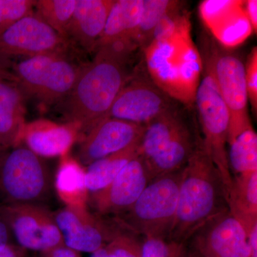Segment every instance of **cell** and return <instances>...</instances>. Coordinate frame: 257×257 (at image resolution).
Wrapping results in <instances>:
<instances>
[{
    "mask_svg": "<svg viewBox=\"0 0 257 257\" xmlns=\"http://www.w3.org/2000/svg\"><path fill=\"white\" fill-rule=\"evenodd\" d=\"M142 52L152 80L184 106H194L203 64L192 40L190 15L184 5L161 21Z\"/></svg>",
    "mask_w": 257,
    "mask_h": 257,
    "instance_id": "6da1fadb",
    "label": "cell"
},
{
    "mask_svg": "<svg viewBox=\"0 0 257 257\" xmlns=\"http://www.w3.org/2000/svg\"><path fill=\"white\" fill-rule=\"evenodd\" d=\"M94 52L93 60L82 66L73 89L60 102L64 119L77 128L79 139L108 118L135 67L130 66L135 52L122 44H106Z\"/></svg>",
    "mask_w": 257,
    "mask_h": 257,
    "instance_id": "7a4b0ae2",
    "label": "cell"
},
{
    "mask_svg": "<svg viewBox=\"0 0 257 257\" xmlns=\"http://www.w3.org/2000/svg\"><path fill=\"white\" fill-rule=\"evenodd\" d=\"M228 209L220 173L200 137L183 170L175 219L168 239L187 243L207 221Z\"/></svg>",
    "mask_w": 257,
    "mask_h": 257,
    "instance_id": "3957f363",
    "label": "cell"
},
{
    "mask_svg": "<svg viewBox=\"0 0 257 257\" xmlns=\"http://www.w3.org/2000/svg\"><path fill=\"white\" fill-rule=\"evenodd\" d=\"M183 170L152 179L131 207L114 216L115 222L144 239H168L175 219Z\"/></svg>",
    "mask_w": 257,
    "mask_h": 257,
    "instance_id": "277c9868",
    "label": "cell"
},
{
    "mask_svg": "<svg viewBox=\"0 0 257 257\" xmlns=\"http://www.w3.org/2000/svg\"><path fill=\"white\" fill-rule=\"evenodd\" d=\"M63 53H49L27 58L15 64L13 72L25 97L42 105L59 104L69 95L80 72Z\"/></svg>",
    "mask_w": 257,
    "mask_h": 257,
    "instance_id": "5b68a950",
    "label": "cell"
},
{
    "mask_svg": "<svg viewBox=\"0 0 257 257\" xmlns=\"http://www.w3.org/2000/svg\"><path fill=\"white\" fill-rule=\"evenodd\" d=\"M201 53L202 62L209 66L229 114L227 143L251 127L248 111V94L245 64L229 50L209 41Z\"/></svg>",
    "mask_w": 257,
    "mask_h": 257,
    "instance_id": "8992f818",
    "label": "cell"
},
{
    "mask_svg": "<svg viewBox=\"0 0 257 257\" xmlns=\"http://www.w3.org/2000/svg\"><path fill=\"white\" fill-rule=\"evenodd\" d=\"M202 64V78L196 93L194 104L203 133V143L220 173L227 199L233 177L227 153L229 111L210 68L204 62Z\"/></svg>",
    "mask_w": 257,
    "mask_h": 257,
    "instance_id": "52a82bcc",
    "label": "cell"
},
{
    "mask_svg": "<svg viewBox=\"0 0 257 257\" xmlns=\"http://www.w3.org/2000/svg\"><path fill=\"white\" fill-rule=\"evenodd\" d=\"M51 189L46 162L28 147L20 145L0 157V191L10 204H41Z\"/></svg>",
    "mask_w": 257,
    "mask_h": 257,
    "instance_id": "ba28073f",
    "label": "cell"
},
{
    "mask_svg": "<svg viewBox=\"0 0 257 257\" xmlns=\"http://www.w3.org/2000/svg\"><path fill=\"white\" fill-rule=\"evenodd\" d=\"M181 104L152 80L142 57L116 96L108 117L145 126Z\"/></svg>",
    "mask_w": 257,
    "mask_h": 257,
    "instance_id": "9c48e42d",
    "label": "cell"
},
{
    "mask_svg": "<svg viewBox=\"0 0 257 257\" xmlns=\"http://www.w3.org/2000/svg\"><path fill=\"white\" fill-rule=\"evenodd\" d=\"M3 215L24 249L44 252L65 246L54 213L42 204H10Z\"/></svg>",
    "mask_w": 257,
    "mask_h": 257,
    "instance_id": "30bf717a",
    "label": "cell"
},
{
    "mask_svg": "<svg viewBox=\"0 0 257 257\" xmlns=\"http://www.w3.org/2000/svg\"><path fill=\"white\" fill-rule=\"evenodd\" d=\"M69 44L67 39L32 13L0 35V62L16 57L63 53Z\"/></svg>",
    "mask_w": 257,
    "mask_h": 257,
    "instance_id": "8fae6325",
    "label": "cell"
},
{
    "mask_svg": "<svg viewBox=\"0 0 257 257\" xmlns=\"http://www.w3.org/2000/svg\"><path fill=\"white\" fill-rule=\"evenodd\" d=\"M54 213L64 245L78 252L93 253L111 242L121 229L86 207H65Z\"/></svg>",
    "mask_w": 257,
    "mask_h": 257,
    "instance_id": "7c38bea8",
    "label": "cell"
},
{
    "mask_svg": "<svg viewBox=\"0 0 257 257\" xmlns=\"http://www.w3.org/2000/svg\"><path fill=\"white\" fill-rule=\"evenodd\" d=\"M189 241L202 257H251L246 232L229 209L207 221Z\"/></svg>",
    "mask_w": 257,
    "mask_h": 257,
    "instance_id": "4fadbf2b",
    "label": "cell"
},
{
    "mask_svg": "<svg viewBox=\"0 0 257 257\" xmlns=\"http://www.w3.org/2000/svg\"><path fill=\"white\" fill-rule=\"evenodd\" d=\"M151 181L146 162L139 155L106 187L89 193L87 205L99 215H117L133 205Z\"/></svg>",
    "mask_w": 257,
    "mask_h": 257,
    "instance_id": "5bb4252c",
    "label": "cell"
},
{
    "mask_svg": "<svg viewBox=\"0 0 257 257\" xmlns=\"http://www.w3.org/2000/svg\"><path fill=\"white\" fill-rule=\"evenodd\" d=\"M145 126L108 117L79 139L78 162L90 165L111 154L121 151L141 138Z\"/></svg>",
    "mask_w": 257,
    "mask_h": 257,
    "instance_id": "9a60e30c",
    "label": "cell"
},
{
    "mask_svg": "<svg viewBox=\"0 0 257 257\" xmlns=\"http://www.w3.org/2000/svg\"><path fill=\"white\" fill-rule=\"evenodd\" d=\"M199 11L213 37L225 47L239 45L253 32L244 1H204Z\"/></svg>",
    "mask_w": 257,
    "mask_h": 257,
    "instance_id": "2e32d148",
    "label": "cell"
},
{
    "mask_svg": "<svg viewBox=\"0 0 257 257\" xmlns=\"http://www.w3.org/2000/svg\"><path fill=\"white\" fill-rule=\"evenodd\" d=\"M78 139V130L73 124L38 119L26 123L22 143L38 156L61 157L68 154Z\"/></svg>",
    "mask_w": 257,
    "mask_h": 257,
    "instance_id": "e0dca14e",
    "label": "cell"
},
{
    "mask_svg": "<svg viewBox=\"0 0 257 257\" xmlns=\"http://www.w3.org/2000/svg\"><path fill=\"white\" fill-rule=\"evenodd\" d=\"M115 0H77L67 38L88 52H94Z\"/></svg>",
    "mask_w": 257,
    "mask_h": 257,
    "instance_id": "ac0fdd59",
    "label": "cell"
},
{
    "mask_svg": "<svg viewBox=\"0 0 257 257\" xmlns=\"http://www.w3.org/2000/svg\"><path fill=\"white\" fill-rule=\"evenodd\" d=\"M25 96L18 84L0 79V147L20 146L25 121Z\"/></svg>",
    "mask_w": 257,
    "mask_h": 257,
    "instance_id": "d6986e66",
    "label": "cell"
},
{
    "mask_svg": "<svg viewBox=\"0 0 257 257\" xmlns=\"http://www.w3.org/2000/svg\"><path fill=\"white\" fill-rule=\"evenodd\" d=\"M200 135L188 123L172 138L156 156L145 160L152 180L184 168L197 146Z\"/></svg>",
    "mask_w": 257,
    "mask_h": 257,
    "instance_id": "ffe728a7",
    "label": "cell"
},
{
    "mask_svg": "<svg viewBox=\"0 0 257 257\" xmlns=\"http://www.w3.org/2000/svg\"><path fill=\"white\" fill-rule=\"evenodd\" d=\"M179 105L160 115L145 126L140 140V155L148 160L156 156L170 140L189 122Z\"/></svg>",
    "mask_w": 257,
    "mask_h": 257,
    "instance_id": "44dd1931",
    "label": "cell"
},
{
    "mask_svg": "<svg viewBox=\"0 0 257 257\" xmlns=\"http://www.w3.org/2000/svg\"><path fill=\"white\" fill-rule=\"evenodd\" d=\"M143 9V0H115L95 49L116 40H131L136 43Z\"/></svg>",
    "mask_w": 257,
    "mask_h": 257,
    "instance_id": "7402d4cb",
    "label": "cell"
},
{
    "mask_svg": "<svg viewBox=\"0 0 257 257\" xmlns=\"http://www.w3.org/2000/svg\"><path fill=\"white\" fill-rule=\"evenodd\" d=\"M227 203L243 229L257 224V170L233 176Z\"/></svg>",
    "mask_w": 257,
    "mask_h": 257,
    "instance_id": "603a6c76",
    "label": "cell"
},
{
    "mask_svg": "<svg viewBox=\"0 0 257 257\" xmlns=\"http://www.w3.org/2000/svg\"><path fill=\"white\" fill-rule=\"evenodd\" d=\"M55 189L67 207H88L89 192L85 184V170L68 154L61 157L55 179Z\"/></svg>",
    "mask_w": 257,
    "mask_h": 257,
    "instance_id": "cb8c5ba5",
    "label": "cell"
},
{
    "mask_svg": "<svg viewBox=\"0 0 257 257\" xmlns=\"http://www.w3.org/2000/svg\"><path fill=\"white\" fill-rule=\"evenodd\" d=\"M140 140L141 138L124 150L87 166L85 170V184L89 193L104 188L114 180L128 162L140 155Z\"/></svg>",
    "mask_w": 257,
    "mask_h": 257,
    "instance_id": "d4e9b609",
    "label": "cell"
},
{
    "mask_svg": "<svg viewBox=\"0 0 257 257\" xmlns=\"http://www.w3.org/2000/svg\"><path fill=\"white\" fill-rule=\"evenodd\" d=\"M227 147L231 175L257 170V135L253 126L232 139Z\"/></svg>",
    "mask_w": 257,
    "mask_h": 257,
    "instance_id": "484cf974",
    "label": "cell"
},
{
    "mask_svg": "<svg viewBox=\"0 0 257 257\" xmlns=\"http://www.w3.org/2000/svg\"><path fill=\"white\" fill-rule=\"evenodd\" d=\"M184 5V2L176 0H143V13L135 38L140 50L143 51L152 41L161 21Z\"/></svg>",
    "mask_w": 257,
    "mask_h": 257,
    "instance_id": "4316f807",
    "label": "cell"
},
{
    "mask_svg": "<svg viewBox=\"0 0 257 257\" xmlns=\"http://www.w3.org/2000/svg\"><path fill=\"white\" fill-rule=\"evenodd\" d=\"M77 0H38L36 14L61 36L67 38V30L72 20Z\"/></svg>",
    "mask_w": 257,
    "mask_h": 257,
    "instance_id": "83f0119b",
    "label": "cell"
},
{
    "mask_svg": "<svg viewBox=\"0 0 257 257\" xmlns=\"http://www.w3.org/2000/svg\"><path fill=\"white\" fill-rule=\"evenodd\" d=\"M187 243L177 242L167 239H144L142 257H189Z\"/></svg>",
    "mask_w": 257,
    "mask_h": 257,
    "instance_id": "f1b7e54d",
    "label": "cell"
},
{
    "mask_svg": "<svg viewBox=\"0 0 257 257\" xmlns=\"http://www.w3.org/2000/svg\"><path fill=\"white\" fill-rule=\"evenodd\" d=\"M36 1L0 0V35L22 18L34 13Z\"/></svg>",
    "mask_w": 257,
    "mask_h": 257,
    "instance_id": "f546056e",
    "label": "cell"
},
{
    "mask_svg": "<svg viewBox=\"0 0 257 257\" xmlns=\"http://www.w3.org/2000/svg\"><path fill=\"white\" fill-rule=\"evenodd\" d=\"M142 246L138 236L122 228L107 244L114 257H142Z\"/></svg>",
    "mask_w": 257,
    "mask_h": 257,
    "instance_id": "4dcf8cb0",
    "label": "cell"
},
{
    "mask_svg": "<svg viewBox=\"0 0 257 257\" xmlns=\"http://www.w3.org/2000/svg\"><path fill=\"white\" fill-rule=\"evenodd\" d=\"M246 84L247 89L248 103L251 106L253 114L257 112V49L253 47L248 55L245 64Z\"/></svg>",
    "mask_w": 257,
    "mask_h": 257,
    "instance_id": "1f68e13d",
    "label": "cell"
},
{
    "mask_svg": "<svg viewBox=\"0 0 257 257\" xmlns=\"http://www.w3.org/2000/svg\"><path fill=\"white\" fill-rule=\"evenodd\" d=\"M39 257H81L78 251L66 246H59L49 251L40 252Z\"/></svg>",
    "mask_w": 257,
    "mask_h": 257,
    "instance_id": "d6a6232c",
    "label": "cell"
},
{
    "mask_svg": "<svg viewBox=\"0 0 257 257\" xmlns=\"http://www.w3.org/2000/svg\"><path fill=\"white\" fill-rule=\"evenodd\" d=\"M244 9L248 22L251 25L252 31L255 33L257 30V1L248 0L244 1Z\"/></svg>",
    "mask_w": 257,
    "mask_h": 257,
    "instance_id": "836d02e7",
    "label": "cell"
},
{
    "mask_svg": "<svg viewBox=\"0 0 257 257\" xmlns=\"http://www.w3.org/2000/svg\"><path fill=\"white\" fill-rule=\"evenodd\" d=\"M11 230L5 220L4 216L0 217V249L9 244Z\"/></svg>",
    "mask_w": 257,
    "mask_h": 257,
    "instance_id": "e575fe53",
    "label": "cell"
},
{
    "mask_svg": "<svg viewBox=\"0 0 257 257\" xmlns=\"http://www.w3.org/2000/svg\"><path fill=\"white\" fill-rule=\"evenodd\" d=\"M25 250L20 246L8 244L0 249V257H25Z\"/></svg>",
    "mask_w": 257,
    "mask_h": 257,
    "instance_id": "d590c367",
    "label": "cell"
},
{
    "mask_svg": "<svg viewBox=\"0 0 257 257\" xmlns=\"http://www.w3.org/2000/svg\"><path fill=\"white\" fill-rule=\"evenodd\" d=\"M0 79H8L17 83V78L14 74L5 68V66H3L1 62H0Z\"/></svg>",
    "mask_w": 257,
    "mask_h": 257,
    "instance_id": "8d00e7d4",
    "label": "cell"
},
{
    "mask_svg": "<svg viewBox=\"0 0 257 257\" xmlns=\"http://www.w3.org/2000/svg\"><path fill=\"white\" fill-rule=\"evenodd\" d=\"M91 257H114L113 256L112 253L111 252L107 245H106L104 247L99 248L96 250V251L92 253V256Z\"/></svg>",
    "mask_w": 257,
    "mask_h": 257,
    "instance_id": "74e56055",
    "label": "cell"
},
{
    "mask_svg": "<svg viewBox=\"0 0 257 257\" xmlns=\"http://www.w3.org/2000/svg\"><path fill=\"white\" fill-rule=\"evenodd\" d=\"M189 257H202L200 255L198 254L197 252L193 251L192 249H189Z\"/></svg>",
    "mask_w": 257,
    "mask_h": 257,
    "instance_id": "f35d334b",
    "label": "cell"
},
{
    "mask_svg": "<svg viewBox=\"0 0 257 257\" xmlns=\"http://www.w3.org/2000/svg\"><path fill=\"white\" fill-rule=\"evenodd\" d=\"M5 150V149L3 148V147H0V152H3V150Z\"/></svg>",
    "mask_w": 257,
    "mask_h": 257,
    "instance_id": "ab89813d",
    "label": "cell"
}]
</instances>
